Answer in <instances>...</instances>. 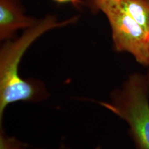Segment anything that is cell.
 I'll list each match as a JSON object with an SVG mask.
<instances>
[{"mask_svg": "<svg viewBox=\"0 0 149 149\" xmlns=\"http://www.w3.org/2000/svg\"><path fill=\"white\" fill-rule=\"evenodd\" d=\"M145 1H146V2H147V3H148V4H149V0H145Z\"/></svg>", "mask_w": 149, "mask_h": 149, "instance_id": "30bf717a", "label": "cell"}, {"mask_svg": "<svg viewBox=\"0 0 149 149\" xmlns=\"http://www.w3.org/2000/svg\"><path fill=\"white\" fill-rule=\"evenodd\" d=\"M59 4H70L75 8H79L85 4L84 0H53Z\"/></svg>", "mask_w": 149, "mask_h": 149, "instance_id": "52a82bcc", "label": "cell"}, {"mask_svg": "<svg viewBox=\"0 0 149 149\" xmlns=\"http://www.w3.org/2000/svg\"><path fill=\"white\" fill-rule=\"evenodd\" d=\"M95 11L107 17L115 51L129 54L139 64L149 67V33L123 10L117 0H95Z\"/></svg>", "mask_w": 149, "mask_h": 149, "instance_id": "3957f363", "label": "cell"}, {"mask_svg": "<svg viewBox=\"0 0 149 149\" xmlns=\"http://www.w3.org/2000/svg\"><path fill=\"white\" fill-rule=\"evenodd\" d=\"M85 2V4L90 8L91 10L92 11L94 10V6H95V0H84Z\"/></svg>", "mask_w": 149, "mask_h": 149, "instance_id": "ba28073f", "label": "cell"}, {"mask_svg": "<svg viewBox=\"0 0 149 149\" xmlns=\"http://www.w3.org/2000/svg\"><path fill=\"white\" fill-rule=\"evenodd\" d=\"M0 149H28L25 144L7 134L0 126Z\"/></svg>", "mask_w": 149, "mask_h": 149, "instance_id": "8992f818", "label": "cell"}, {"mask_svg": "<svg viewBox=\"0 0 149 149\" xmlns=\"http://www.w3.org/2000/svg\"><path fill=\"white\" fill-rule=\"evenodd\" d=\"M122 8L149 33V4L145 0H117Z\"/></svg>", "mask_w": 149, "mask_h": 149, "instance_id": "5b68a950", "label": "cell"}, {"mask_svg": "<svg viewBox=\"0 0 149 149\" xmlns=\"http://www.w3.org/2000/svg\"><path fill=\"white\" fill-rule=\"evenodd\" d=\"M79 16L64 20L48 15L33 26L24 30L18 38L3 42L0 48V126L6 108L17 102H40L50 96L46 85L40 79H24L19 64L26 52L35 41L52 30L75 24Z\"/></svg>", "mask_w": 149, "mask_h": 149, "instance_id": "6da1fadb", "label": "cell"}, {"mask_svg": "<svg viewBox=\"0 0 149 149\" xmlns=\"http://www.w3.org/2000/svg\"><path fill=\"white\" fill-rule=\"evenodd\" d=\"M100 105L125 121L135 149H149V93L144 74H130L112 92L109 101Z\"/></svg>", "mask_w": 149, "mask_h": 149, "instance_id": "7a4b0ae2", "label": "cell"}, {"mask_svg": "<svg viewBox=\"0 0 149 149\" xmlns=\"http://www.w3.org/2000/svg\"><path fill=\"white\" fill-rule=\"evenodd\" d=\"M39 19L25 14L19 0H0V40L15 39L19 30L33 26Z\"/></svg>", "mask_w": 149, "mask_h": 149, "instance_id": "277c9868", "label": "cell"}, {"mask_svg": "<svg viewBox=\"0 0 149 149\" xmlns=\"http://www.w3.org/2000/svg\"><path fill=\"white\" fill-rule=\"evenodd\" d=\"M148 71H147L146 74H144V75H145V79H146L147 88H148V91L149 93V67H148Z\"/></svg>", "mask_w": 149, "mask_h": 149, "instance_id": "9c48e42d", "label": "cell"}]
</instances>
